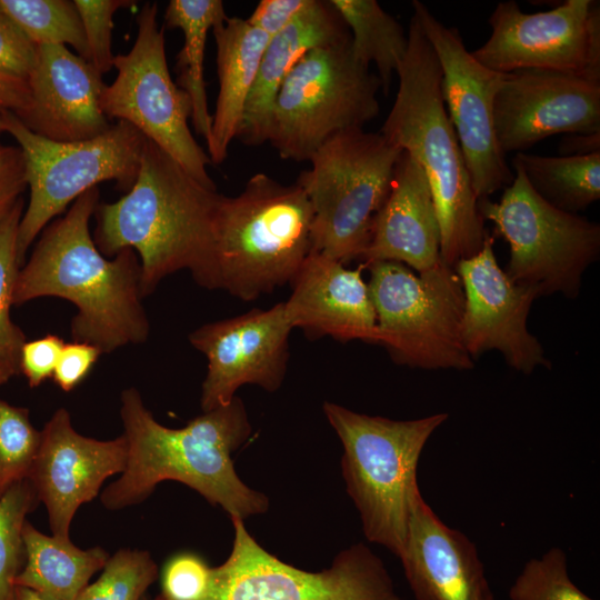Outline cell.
Masks as SVG:
<instances>
[{
	"instance_id": "obj_1",
	"label": "cell",
	"mask_w": 600,
	"mask_h": 600,
	"mask_svg": "<svg viewBox=\"0 0 600 600\" xmlns=\"http://www.w3.org/2000/svg\"><path fill=\"white\" fill-rule=\"evenodd\" d=\"M120 401L128 459L121 477L101 493L104 508L119 510L140 503L157 484L172 480L221 507L230 518L244 520L268 511V497L240 479L232 460L252 432L241 398L236 396L179 429L159 423L136 388L124 389Z\"/></svg>"
},
{
	"instance_id": "obj_2",
	"label": "cell",
	"mask_w": 600,
	"mask_h": 600,
	"mask_svg": "<svg viewBox=\"0 0 600 600\" xmlns=\"http://www.w3.org/2000/svg\"><path fill=\"white\" fill-rule=\"evenodd\" d=\"M99 203L94 187L72 203L64 217L44 228L29 261L18 271L13 304L58 297L78 309L71 321L76 342L102 353L143 343L150 332L141 303V266L136 251L108 260L97 248L89 221Z\"/></svg>"
},
{
	"instance_id": "obj_3",
	"label": "cell",
	"mask_w": 600,
	"mask_h": 600,
	"mask_svg": "<svg viewBox=\"0 0 600 600\" xmlns=\"http://www.w3.org/2000/svg\"><path fill=\"white\" fill-rule=\"evenodd\" d=\"M222 196L147 139L132 187L114 202L98 203L93 241L103 256L126 248L138 252L142 297L182 269L200 283L212 257Z\"/></svg>"
},
{
	"instance_id": "obj_4",
	"label": "cell",
	"mask_w": 600,
	"mask_h": 600,
	"mask_svg": "<svg viewBox=\"0 0 600 600\" xmlns=\"http://www.w3.org/2000/svg\"><path fill=\"white\" fill-rule=\"evenodd\" d=\"M397 76L396 99L379 132L410 154L427 176L440 226V257L454 268L480 251L487 231L442 100L438 58L413 14Z\"/></svg>"
},
{
	"instance_id": "obj_5",
	"label": "cell",
	"mask_w": 600,
	"mask_h": 600,
	"mask_svg": "<svg viewBox=\"0 0 600 600\" xmlns=\"http://www.w3.org/2000/svg\"><path fill=\"white\" fill-rule=\"evenodd\" d=\"M312 221L299 184L253 174L238 196L221 198L212 257L199 284L252 301L291 283L312 251Z\"/></svg>"
},
{
	"instance_id": "obj_6",
	"label": "cell",
	"mask_w": 600,
	"mask_h": 600,
	"mask_svg": "<svg viewBox=\"0 0 600 600\" xmlns=\"http://www.w3.org/2000/svg\"><path fill=\"white\" fill-rule=\"evenodd\" d=\"M322 409L341 441L342 478L366 539L398 558L404 548L414 502L421 494L417 480L420 456L449 414L392 420L329 401Z\"/></svg>"
},
{
	"instance_id": "obj_7",
	"label": "cell",
	"mask_w": 600,
	"mask_h": 600,
	"mask_svg": "<svg viewBox=\"0 0 600 600\" xmlns=\"http://www.w3.org/2000/svg\"><path fill=\"white\" fill-rule=\"evenodd\" d=\"M401 152L380 132L357 128L336 133L312 154L296 183L313 211V251L343 264L360 259Z\"/></svg>"
},
{
	"instance_id": "obj_8",
	"label": "cell",
	"mask_w": 600,
	"mask_h": 600,
	"mask_svg": "<svg viewBox=\"0 0 600 600\" xmlns=\"http://www.w3.org/2000/svg\"><path fill=\"white\" fill-rule=\"evenodd\" d=\"M367 268L379 344L396 363L424 370L473 369L461 333L464 293L453 267L441 261L418 276L396 261Z\"/></svg>"
},
{
	"instance_id": "obj_9",
	"label": "cell",
	"mask_w": 600,
	"mask_h": 600,
	"mask_svg": "<svg viewBox=\"0 0 600 600\" xmlns=\"http://www.w3.org/2000/svg\"><path fill=\"white\" fill-rule=\"evenodd\" d=\"M2 129L24 158L30 199L17 241L18 261L46 226L81 194L113 180L129 190L134 183L147 138L126 121L88 140L60 142L31 131L14 113L2 111Z\"/></svg>"
},
{
	"instance_id": "obj_10",
	"label": "cell",
	"mask_w": 600,
	"mask_h": 600,
	"mask_svg": "<svg viewBox=\"0 0 600 600\" xmlns=\"http://www.w3.org/2000/svg\"><path fill=\"white\" fill-rule=\"evenodd\" d=\"M350 41L310 50L281 83L268 142L282 159L310 160L336 133L379 114L380 80L353 59Z\"/></svg>"
},
{
	"instance_id": "obj_11",
	"label": "cell",
	"mask_w": 600,
	"mask_h": 600,
	"mask_svg": "<svg viewBox=\"0 0 600 600\" xmlns=\"http://www.w3.org/2000/svg\"><path fill=\"white\" fill-rule=\"evenodd\" d=\"M512 164L513 180L498 202L478 201L481 217L510 247L504 270L517 284L539 297L561 293L574 299L584 271L600 257V226L548 203Z\"/></svg>"
},
{
	"instance_id": "obj_12",
	"label": "cell",
	"mask_w": 600,
	"mask_h": 600,
	"mask_svg": "<svg viewBox=\"0 0 600 600\" xmlns=\"http://www.w3.org/2000/svg\"><path fill=\"white\" fill-rule=\"evenodd\" d=\"M230 519L231 552L211 568L202 600H401L384 562L362 542L341 550L330 567L307 571L261 547L244 520Z\"/></svg>"
},
{
	"instance_id": "obj_13",
	"label": "cell",
	"mask_w": 600,
	"mask_h": 600,
	"mask_svg": "<svg viewBox=\"0 0 600 600\" xmlns=\"http://www.w3.org/2000/svg\"><path fill=\"white\" fill-rule=\"evenodd\" d=\"M131 50L114 56V81L104 87L101 109L107 118L126 121L174 159L192 177L216 187L207 171L211 163L189 128L191 101L173 82L166 57L164 30L158 4L146 2L137 17Z\"/></svg>"
},
{
	"instance_id": "obj_14",
	"label": "cell",
	"mask_w": 600,
	"mask_h": 600,
	"mask_svg": "<svg viewBox=\"0 0 600 600\" xmlns=\"http://www.w3.org/2000/svg\"><path fill=\"white\" fill-rule=\"evenodd\" d=\"M417 18L441 69V96L454 129L471 186L479 200L488 199L513 180L493 127V103L506 73L481 64L468 51L459 30L442 23L419 0Z\"/></svg>"
},
{
	"instance_id": "obj_15",
	"label": "cell",
	"mask_w": 600,
	"mask_h": 600,
	"mask_svg": "<svg viewBox=\"0 0 600 600\" xmlns=\"http://www.w3.org/2000/svg\"><path fill=\"white\" fill-rule=\"evenodd\" d=\"M292 329L284 303L279 302L192 331L190 343L208 360L200 398L202 411L230 403L243 384H256L268 392L280 389Z\"/></svg>"
},
{
	"instance_id": "obj_16",
	"label": "cell",
	"mask_w": 600,
	"mask_h": 600,
	"mask_svg": "<svg viewBox=\"0 0 600 600\" xmlns=\"http://www.w3.org/2000/svg\"><path fill=\"white\" fill-rule=\"evenodd\" d=\"M493 243L494 238L487 232L480 251L454 266L464 293L463 344L472 359L498 350L509 367L524 374L538 367L550 369L541 343L527 327L539 294L507 277L497 262Z\"/></svg>"
},
{
	"instance_id": "obj_17",
	"label": "cell",
	"mask_w": 600,
	"mask_h": 600,
	"mask_svg": "<svg viewBox=\"0 0 600 600\" xmlns=\"http://www.w3.org/2000/svg\"><path fill=\"white\" fill-rule=\"evenodd\" d=\"M493 127L504 154L558 133L599 132L600 83L546 70L506 73L494 98Z\"/></svg>"
},
{
	"instance_id": "obj_18",
	"label": "cell",
	"mask_w": 600,
	"mask_h": 600,
	"mask_svg": "<svg viewBox=\"0 0 600 600\" xmlns=\"http://www.w3.org/2000/svg\"><path fill=\"white\" fill-rule=\"evenodd\" d=\"M41 432L28 480L48 512L54 537L70 539L71 521L86 502L93 500L104 480L122 473L128 459L124 434L97 440L77 432L69 412L58 409Z\"/></svg>"
},
{
	"instance_id": "obj_19",
	"label": "cell",
	"mask_w": 600,
	"mask_h": 600,
	"mask_svg": "<svg viewBox=\"0 0 600 600\" xmlns=\"http://www.w3.org/2000/svg\"><path fill=\"white\" fill-rule=\"evenodd\" d=\"M591 4L566 0L548 11L526 13L513 0L498 2L488 20L490 37L471 53L500 73L534 69L582 77Z\"/></svg>"
},
{
	"instance_id": "obj_20",
	"label": "cell",
	"mask_w": 600,
	"mask_h": 600,
	"mask_svg": "<svg viewBox=\"0 0 600 600\" xmlns=\"http://www.w3.org/2000/svg\"><path fill=\"white\" fill-rule=\"evenodd\" d=\"M27 82L32 109L23 123L34 133L72 142L98 137L112 126L101 109L102 74L66 46H37Z\"/></svg>"
},
{
	"instance_id": "obj_21",
	"label": "cell",
	"mask_w": 600,
	"mask_h": 600,
	"mask_svg": "<svg viewBox=\"0 0 600 600\" xmlns=\"http://www.w3.org/2000/svg\"><path fill=\"white\" fill-rule=\"evenodd\" d=\"M362 268L348 269L312 250L283 302L291 327L302 329L309 338L329 336L341 342L379 344L377 316Z\"/></svg>"
},
{
	"instance_id": "obj_22",
	"label": "cell",
	"mask_w": 600,
	"mask_h": 600,
	"mask_svg": "<svg viewBox=\"0 0 600 600\" xmlns=\"http://www.w3.org/2000/svg\"><path fill=\"white\" fill-rule=\"evenodd\" d=\"M416 600H494L476 544L417 498L398 557Z\"/></svg>"
},
{
	"instance_id": "obj_23",
	"label": "cell",
	"mask_w": 600,
	"mask_h": 600,
	"mask_svg": "<svg viewBox=\"0 0 600 600\" xmlns=\"http://www.w3.org/2000/svg\"><path fill=\"white\" fill-rule=\"evenodd\" d=\"M441 234L429 181L420 164L402 151L390 190L373 218L362 267L396 261L419 274L437 267Z\"/></svg>"
},
{
	"instance_id": "obj_24",
	"label": "cell",
	"mask_w": 600,
	"mask_h": 600,
	"mask_svg": "<svg viewBox=\"0 0 600 600\" xmlns=\"http://www.w3.org/2000/svg\"><path fill=\"white\" fill-rule=\"evenodd\" d=\"M350 40V31L331 1L312 0L268 41L237 139L249 147L268 142L273 102L290 70L310 50Z\"/></svg>"
},
{
	"instance_id": "obj_25",
	"label": "cell",
	"mask_w": 600,
	"mask_h": 600,
	"mask_svg": "<svg viewBox=\"0 0 600 600\" xmlns=\"http://www.w3.org/2000/svg\"><path fill=\"white\" fill-rule=\"evenodd\" d=\"M212 32L219 92L207 147L211 163L221 164L240 131L246 102L270 37L237 17H228Z\"/></svg>"
},
{
	"instance_id": "obj_26",
	"label": "cell",
	"mask_w": 600,
	"mask_h": 600,
	"mask_svg": "<svg viewBox=\"0 0 600 600\" xmlns=\"http://www.w3.org/2000/svg\"><path fill=\"white\" fill-rule=\"evenodd\" d=\"M24 564L14 587L28 588L44 600H76L109 558L100 547L80 549L70 539L47 536L26 521Z\"/></svg>"
},
{
	"instance_id": "obj_27",
	"label": "cell",
	"mask_w": 600,
	"mask_h": 600,
	"mask_svg": "<svg viewBox=\"0 0 600 600\" xmlns=\"http://www.w3.org/2000/svg\"><path fill=\"white\" fill-rule=\"evenodd\" d=\"M164 24L180 29L183 46L177 56L178 86L190 98L194 131L208 140L212 114L209 113L203 73L206 41L209 30L228 16L221 0H171L164 12Z\"/></svg>"
},
{
	"instance_id": "obj_28",
	"label": "cell",
	"mask_w": 600,
	"mask_h": 600,
	"mask_svg": "<svg viewBox=\"0 0 600 600\" xmlns=\"http://www.w3.org/2000/svg\"><path fill=\"white\" fill-rule=\"evenodd\" d=\"M347 24L353 59L378 70L381 89L387 96L408 51V34L402 24L376 0H330Z\"/></svg>"
},
{
	"instance_id": "obj_29",
	"label": "cell",
	"mask_w": 600,
	"mask_h": 600,
	"mask_svg": "<svg viewBox=\"0 0 600 600\" xmlns=\"http://www.w3.org/2000/svg\"><path fill=\"white\" fill-rule=\"evenodd\" d=\"M511 163L542 199L564 212L578 214L600 199V152L557 157L518 152Z\"/></svg>"
},
{
	"instance_id": "obj_30",
	"label": "cell",
	"mask_w": 600,
	"mask_h": 600,
	"mask_svg": "<svg viewBox=\"0 0 600 600\" xmlns=\"http://www.w3.org/2000/svg\"><path fill=\"white\" fill-rule=\"evenodd\" d=\"M9 16L36 44H69L88 61V47L79 12L69 0H0Z\"/></svg>"
},
{
	"instance_id": "obj_31",
	"label": "cell",
	"mask_w": 600,
	"mask_h": 600,
	"mask_svg": "<svg viewBox=\"0 0 600 600\" xmlns=\"http://www.w3.org/2000/svg\"><path fill=\"white\" fill-rule=\"evenodd\" d=\"M38 502L28 479L14 484L0 499V600H14V579L26 560L22 530L27 514Z\"/></svg>"
},
{
	"instance_id": "obj_32",
	"label": "cell",
	"mask_w": 600,
	"mask_h": 600,
	"mask_svg": "<svg viewBox=\"0 0 600 600\" xmlns=\"http://www.w3.org/2000/svg\"><path fill=\"white\" fill-rule=\"evenodd\" d=\"M23 213L22 199L0 226V364L14 374L20 372V352L26 342L23 332L11 321L10 308L19 271L17 241Z\"/></svg>"
},
{
	"instance_id": "obj_33",
	"label": "cell",
	"mask_w": 600,
	"mask_h": 600,
	"mask_svg": "<svg viewBox=\"0 0 600 600\" xmlns=\"http://www.w3.org/2000/svg\"><path fill=\"white\" fill-rule=\"evenodd\" d=\"M102 569L76 600H141L159 573L149 551L132 549L118 550Z\"/></svg>"
},
{
	"instance_id": "obj_34",
	"label": "cell",
	"mask_w": 600,
	"mask_h": 600,
	"mask_svg": "<svg viewBox=\"0 0 600 600\" xmlns=\"http://www.w3.org/2000/svg\"><path fill=\"white\" fill-rule=\"evenodd\" d=\"M41 432L29 411L0 399V499L14 484L29 478Z\"/></svg>"
},
{
	"instance_id": "obj_35",
	"label": "cell",
	"mask_w": 600,
	"mask_h": 600,
	"mask_svg": "<svg viewBox=\"0 0 600 600\" xmlns=\"http://www.w3.org/2000/svg\"><path fill=\"white\" fill-rule=\"evenodd\" d=\"M510 600H594L571 580L567 554L550 548L530 559L509 589Z\"/></svg>"
},
{
	"instance_id": "obj_36",
	"label": "cell",
	"mask_w": 600,
	"mask_h": 600,
	"mask_svg": "<svg viewBox=\"0 0 600 600\" xmlns=\"http://www.w3.org/2000/svg\"><path fill=\"white\" fill-rule=\"evenodd\" d=\"M88 47V62L104 74L113 67L111 50L113 16L136 3L128 0H74Z\"/></svg>"
},
{
	"instance_id": "obj_37",
	"label": "cell",
	"mask_w": 600,
	"mask_h": 600,
	"mask_svg": "<svg viewBox=\"0 0 600 600\" xmlns=\"http://www.w3.org/2000/svg\"><path fill=\"white\" fill-rule=\"evenodd\" d=\"M211 568L193 552H179L163 566L161 593L163 600H202L210 580Z\"/></svg>"
},
{
	"instance_id": "obj_38",
	"label": "cell",
	"mask_w": 600,
	"mask_h": 600,
	"mask_svg": "<svg viewBox=\"0 0 600 600\" xmlns=\"http://www.w3.org/2000/svg\"><path fill=\"white\" fill-rule=\"evenodd\" d=\"M37 60V46L22 29L0 11V71L28 80Z\"/></svg>"
},
{
	"instance_id": "obj_39",
	"label": "cell",
	"mask_w": 600,
	"mask_h": 600,
	"mask_svg": "<svg viewBox=\"0 0 600 600\" xmlns=\"http://www.w3.org/2000/svg\"><path fill=\"white\" fill-rule=\"evenodd\" d=\"M64 344L59 336L50 333L24 342L20 352L19 368L29 387L37 388L48 378H52Z\"/></svg>"
},
{
	"instance_id": "obj_40",
	"label": "cell",
	"mask_w": 600,
	"mask_h": 600,
	"mask_svg": "<svg viewBox=\"0 0 600 600\" xmlns=\"http://www.w3.org/2000/svg\"><path fill=\"white\" fill-rule=\"evenodd\" d=\"M101 353L89 343H66L52 376L54 383L64 392L73 390L87 378Z\"/></svg>"
},
{
	"instance_id": "obj_41",
	"label": "cell",
	"mask_w": 600,
	"mask_h": 600,
	"mask_svg": "<svg viewBox=\"0 0 600 600\" xmlns=\"http://www.w3.org/2000/svg\"><path fill=\"white\" fill-rule=\"evenodd\" d=\"M27 188L24 158L19 147L0 144V226Z\"/></svg>"
},
{
	"instance_id": "obj_42",
	"label": "cell",
	"mask_w": 600,
	"mask_h": 600,
	"mask_svg": "<svg viewBox=\"0 0 600 600\" xmlns=\"http://www.w3.org/2000/svg\"><path fill=\"white\" fill-rule=\"evenodd\" d=\"M312 0H261L246 19L253 28L270 38L286 29Z\"/></svg>"
},
{
	"instance_id": "obj_43",
	"label": "cell",
	"mask_w": 600,
	"mask_h": 600,
	"mask_svg": "<svg viewBox=\"0 0 600 600\" xmlns=\"http://www.w3.org/2000/svg\"><path fill=\"white\" fill-rule=\"evenodd\" d=\"M31 109L32 99L28 82L0 71V110L14 113L23 122Z\"/></svg>"
},
{
	"instance_id": "obj_44",
	"label": "cell",
	"mask_w": 600,
	"mask_h": 600,
	"mask_svg": "<svg viewBox=\"0 0 600 600\" xmlns=\"http://www.w3.org/2000/svg\"><path fill=\"white\" fill-rule=\"evenodd\" d=\"M583 78L600 83V4L592 0L588 18V51Z\"/></svg>"
},
{
	"instance_id": "obj_45",
	"label": "cell",
	"mask_w": 600,
	"mask_h": 600,
	"mask_svg": "<svg viewBox=\"0 0 600 600\" xmlns=\"http://www.w3.org/2000/svg\"><path fill=\"white\" fill-rule=\"evenodd\" d=\"M594 152H600V131L569 133L559 143L560 156H586Z\"/></svg>"
},
{
	"instance_id": "obj_46",
	"label": "cell",
	"mask_w": 600,
	"mask_h": 600,
	"mask_svg": "<svg viewBox=\"0 0 600 600\" xmlns=\"http://www.w3.org/2000/svg\"><path fill=\"white\" fill-rule=\"evenodd\" d=\"M14 600H44V599L28 588L16 587Z\"/></svg>"
},
{
	"instance_id": "obj_47",
	"label": "cell",
	"mask_w": 600,
	"mask_h": 600,
	"mask_svg": "<svg viewBox=\"0 0 600 600\" xmlns=\"http://www.w3.org/2000/svg\"><path fill=\"white\" fill-rule=\"evenodd\" d=\"M14 373L7 367L0 364V386L7 382Z\"/></svg>"
},
{
	"instance_id": "obj_48",
	"label": "cell",
	"mask_w": 600,
	"mask_h": 600,
	"mask_svg": "<svg viewBox=\"0 0 600 600\" xmlns=\"http://www.w3.org/2000/svg\"><path fill=\"white\" fill-rule=\"evenodd\" d=\"M2 111L3 110H0V133L3 132V129H2Z\"/></svg>"
},
{
	"instance_id": "obj_49",
	"label": "cell",
	"mask_w": 600,
	"mask_h": 600,
	"mask_svg": "<svg viewBox=\"0 0 600 600\" xmlns=\"http://www.w3.org/2000/svg\"><path fill=\"white\" fill-rule=\"evenodd\" d=\"M141 600H153V599H150V598H148L147 596H144V597H142Z\"/></svg>"
}]
</instances>
